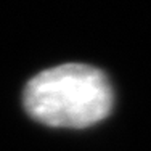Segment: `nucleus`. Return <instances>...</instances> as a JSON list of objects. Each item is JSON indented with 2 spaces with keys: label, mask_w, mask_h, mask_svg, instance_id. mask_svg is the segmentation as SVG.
Listing matches in <instances>:
<instances>
[{
  "label": "nucleus",
  "mask_w": 151,
  "mask_h": 151,
  "mask_svg": "<svg viewBox=\"0 0 151 151\" xmlns=\"http://www.w3.org/2000/svg\"><path fill=\"white\" fill-rule=\"evenodd\" d=\"M114 93L106 74L82 63L40 71L23 90V108L34 121L56 129H85L113 109Z\"/></svg>",
  "instance_id": "1"
}]
</instances>
